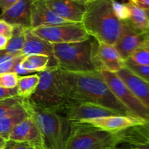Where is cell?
Wrapping results in <instances>:
<instances>
[{"mask_svg": "<svg viewBox=\"0 0 149 149\" xmlns=\"http://www.w3.org/2000/svg\"><path fill=\"white\" fill-rule=\"evenodd\" d=\"M23 57L10 55L4 51H0V74L12 72L16 63Z\"/></svg>", "mask_w": 149, "mask_h": 149, "instance_id": "cell-27", "label": "cell"}, {"mask_svg": "<svg viewBox=\"0 0 149 149\" xmlns=\"http://www.w3.org/2000/svg\"><path fill=\"white\" fill-rule=\"evenodd\" d=\"M127 3L130 9V15L127 20L123 23L137 33L143 34L149 30V18L146 13L135 5L132 0Z\"/></svg>", "mask_w": 149, "mask_h": 149, "instance_id": "cell-20", "label": "cell"}, {"mask_svg": "<svg viewBox=\"0 0 149 149\" xmlns=\"http://www.w3.org/2000/svg\"><path fill=\"white\" fill-rule=\"evenodd\" d=\"M132 1L135 5L143 10L149 18V0H132Z\"/></svg>", "mask_w": 149, "mask_h": 149, "instance_id": "cell-35", "label": "cell"}, {"mask_svg": "<svg viewBox=\"0 0 149 149\" xmlns=\"http://www.w3.org/2000/svg\"><path fill=\"white\" fill-rule=\"evenodd\" d=\"M25 44V28L20 26H13V33L8 44L4 49L7 54L15 57L22 56V51Z\"/></svg>", "mask_w": 149, "mask_h": 149, "instance_id": "cell-23", "label": "cell"}, {"mask_svg": "<svg viewBox=\"0 0 149 149\" xmlns=\"http://www.w3.org/2000/svg\"><path fill=\"white\" fill-rule=\"evenodd\" d=\"M3 149H45V148L29 143L17 142V141L7 140Z\"/></svg>", "mask_w": 149, "mask_h": 149, "instance_id": "cell-31", "label": "cell"}, {"mask_svg": "<svg viewBox=\"0 0 149 149\" xmlns=\"http://www.w3.org/2000/svg\"><path fill=\"white\" fill-rule=\"evenodd\" d=\"M148 123L144 119L132 115H113L87 121L84 123L106 132L116 133L132 127L146 125Z\"/></svg>", "mask_w": 149, "mask_h": 149, "instance_id": "cell-11", "label": "cell"}, {"mask_svg": "<svg viewBox=\"0 0 149 149\" xmlns=\"http://www.w3.org/2000/svg\"><path fill=\"white\" fill-rule=\"evenodd\" d=\"M112 5L117 18L122 22L126 21L130 15V9L127 3H119L112 1Z\"/></svg>", "mask_w": 149, "mask_h": 149, "instance_id": "cell-30", "label": "cell"}, {"mask_svg": "<svg viewBox=\"0 0 149 149\" xmlns=\"http://www.w3.org/2000/svg\"><path fill=\"white\" fill-rule=\"evenodd\" d=\"M81 24L89 36L98 42L113 46L120 33L122 22L115 14L112 0H87Z\"/></svg>", "mask_w": 149, "mask_h": 149, "instance_id": "cell-2", "label": "cell"}, {"mask_svg": "<svg viewBox=\"0 0 149 149\" xmlns=\"http://www.w3.org/2000/svg\"><path fill=\"white\" fill-rule=\"evenodd\" d=\"M19 76L14 72L0 74V87L6 89L16 88L18 83Z\"/></svg>", "mask_w": 149, "mask_h": 149, "instance_id": "cell-29", "label": "cell"}, {"mask_svg": "<svg viewBox=\"0 0 149 149\" xmlns=\"http://www.w3.org/2000/svg\"><path fill=\"white\" fill-rule=\"evenodd\" d=\"M33 0H17V2L5 13H1L0 19L12 26H20L31 29V6Z\"/></svg>", "mask_w": 149, "mask_h": 149, "instance_id": "cell-19", "label": "cell"}, {"mask_svg": "<svg viewBox=\"0 0 149 149\" xmlns=\"http://www.w3.org/2000/svg\"><path fill=\"white\" fill-rule=\"evenodd\" d=\"M35 55L48 56L50 59L49 67H58L54 58L52 44L37 36L31 29H25V44L22 51V56Z\"/></svg>", "mask_w": 149, "mask_h": 149, "instance_id": "cell-14", "label": "cell"}, {"mask_svg": "<svg viewBox=\"0 0 149 149\" xmlns=\"http://www.w3.org/2000/svg\"><path fill=\"white\" fill-rule=\"evenodd\" d=\"M125 61L141 65H149V39L145 36L142 45Z\"/></svg>", "mask_w": 149, "mask_h": 149, "instance_id": "cell-25", "label": "cell"}, {"mask_svg": "<svg viewBox=\"0 0 149 149\" xmlns=\"http://www.w3.org/2000/svg\"><path fill=\"white\" fill-rule=\"evenodd\" d=\"M116 149H134V148H131V147L130 146H122V147L116 146Z\"/></svg>", "mask_w": 149, "mask_h": 149, "instance_id": "cell-38", "label": "cell"}, {"mask_svg": "<svg viewBox=\"0 0 149 149\" xmlns=\"http://www.w3.org/2000/svg\"><path fill=\"white\" fill-rule=\"evenodd\" d=\"M13 26L0 19V35L10 39L13 33Z\"/></svg>", "mask_w": 149, "mask_h": 149, "instance_id": "cell-32", "label": "cell"}, {"mask_svg": "<svg viewBox=\"0 0 149 149\" xmlns=\"http://www.w3.org/2000/svg\"><path fill=\"white\" fill-rule=\"evenodd\" d=\"M40 77L36 91L29 100L39 107L60 111L69 103L58 67H49L38 73Z\"/></svg>", "mask_w": 149, "mask_h": 149, "instance_id": "cell-5", "label": "cell"}, {"mask_svg": "<svg viewBox=\"0 0 149 149\" xmlns=\"http://www.w3.org/2000/svg\"><path fill=\"white\" fill-rule=\"evenodd\" d=\"M37 36L50 44H66L81 42L90 37L81 23H65L42 26L32 29Z\"/></svg>", "mask_w": 149, "mask_h": 149, "instance_id": "cell-8", "label": "cell"}, {"mask_svg": "<svg viewBox=\"0 0 149 149\" xmlns=\"http://www.w3.org/2000/svg\"><path fill=\"white\" fill-rule=\"evenodd\" d=\"M20 65L29 74L34 72L40 73L50 66V59L46 55H29L23 57Z\"/></svg>", "mask_w": 149, "mask_h": 149, "instance_id": "cell-24", "label": "cell"}, {"mask_svg": "<svg viewBox=\"0 0 149 149\" xmlns=\"http://www.w3.org/2000/svg\"><path fill=\"white\" fill-rule=\"evenodd\" d=\"M39 74H28L19 76L17 86V93L18 97L23 100H29L36 91L39 83Z\"/></svg>", "mask_w": 149, "mask_h": 149, "instance_id": "cell-22", "label": "cell"}, {"mask_svg": "<svg viewBox=\"0 0 149 149\" xmlns=\"http://www.w3.org/2000/svg\"><path fill=\"white\" fill-rule=\"evenodd\" d=\"M68 23L48 7L45 0H33L31 6V29Z\"/></svg>", "mask_w": 149, "mask_h": 149, "instance_id": "cell-16", "label": "cell"}, {"mask_svg": "<svg viewBox=\"0 0 149 149\" xmlns=\"http://www.w3.org/2000/svg\"><path fill=\"white\" fill-rule=\"evenodd\" d=\"M116 74L135 97L149 111V83L132 74L126 67L122 68Z\"/></svg>", "mask_w": 149, "mask_h": 149, "instance_id": "cell-18", "label": "cell"}, {"mask_svg": "<svg viewBox=\"0 0 149 149\" xmlns=\"http://www.w3.org/2000/svg\"><path fill=\"white\" fill-rule=\"evenodd\" d=\"M115 135L117 146H127L134 149H149V129L146 124L132 127L116 132Z\"/></svg>", "mask_w": 149, "mask_h": 149, "instance_id": "cell-15", "label": "cell"}, {"mask_svg": "<svg viewBox=\"0 0 149 149\" xmlns=\"http://www.w3.org/2000/svg\"><path fill=\"white\" fill-rule=\"evenodd\" d=\"M17 87L14 89H6L0 87V100L10 97H17Z\"/></svg>", "mask_w": 149, "mask_h": 149, "instance_id": "cell-33", "label": "cell"}, {"mask_svg": "<svg viewBox=\"0 0 149 149\" xmlns=\"http://www.w3.org/2000/svg\"><path fill=\"white\" fill-rule=\"evenodd\" d=\"M60 111L71 123H84L87 121L119 113L104 107L86 103L70 101ZM121 115V114H120Z\"/></svg>", "mask_w": 149, "mask_h": 149, "instance_id": "cell-9", "label": "cell"}, {"mask_svg": "<svg viewBox=\"0 0 149 149\" xmlns=\"http://www.w3.org/2000/svg\"><path fill=\"white\" fill-rule=\"evenodd\" d=\"M24 106L29 116L34 120L42 137L45 149H66L71 123L60 111L39 107L29 100Z\"/></svg>", "mask_w": 149, "mask_h": 149, "instance_id": "cell-3", "label": "cell"}, {"mask_svg": "<svg viewBox=\"0 0 149 149\" xmlns=\"http://www.w3.org/2000/svg\"><path fill=\"white\" fill-rule=\"evenodd\" d=\"M9 38L0 35V51H4L7 46L9 42Z\"/></svg>", "mask_w": 149, "mask_h": 149, "instance_id": "cell-36", "label": "cell"}, {"mask_svg": "<svg viewBox=\"0 0 149 149\" xmlns=\"http://www.w3.org/2000/svg\"><path fill=\"white\" fill-rule=\"evenodd\" d=\"M125 67L141 79L149 83V65H141L125 61Z\"/></svg>", "mask_w": 149, "mask_h": 149, "instance_id": "cell-28", "label": "cell"}, {"mask_svg": "<svg viewBox=\"0 0 149 149\" xmlns=\"http://www.w3.org/2000/svg\"><path fill=\"white\" fill-rule=\"evenodd\" d=\"M24 100L18 96L0 100V117L14 112L23 105Z\"/></svg>", "mask_w": 149, "mask_h": 149, "instance_id": "cell-26", "label": "cell"}, {"mask_svg": "<svg viewBox=\"0 0 149 149\" xmlns=\"http://www.w3.org/2000/svg\"><path fill=\"white\" fill-rule=\"evenodd\" d=\"M99 72L113 95L127 109L129 113L149 122V111L135 97L117 74L105 71Z\"/></svg>", "mask_w": 149, "mask_h": 149, "instance_id": "cell-7", "label": "cell"}, {"mask_svg": "<svg viewBox=\"0 0 149 149\" xmlns=\"http://www.w3.org/2000/svg\"><path fill=\"white\" fill-rule=\"evenodd\" d=\"M58 17L71 23H81L87 7V0H45Z\"/></svg>", "mask_w": 149, "mask_h": 149, "instance_id": "cell-10", "label": "cell"}, {"mask_svg": "<svg viewBox=\"0 0 149 149\" xmlns=\"http://www.w3.org/2000/svg\"><path fill=\"white\" fill-rule=\"evenodd\" d=\"M8 140L17 142L29 143L44 147L42 137L39 127L34 120L30 116L15 127Z\"/></svg>", "mask_w": 149, "mask_h": 149, "instance_id": "cell-17", "label": "cell"}, {"mask_svg": "<svg viewBox=\"0 0 149 149\" xmlns=\"http://www.w3.org/2000/svg\"><path fill=\"white\" fill-rule=\"evenodd\" d=\"M146 125H147V126H148V129H149V122H148V123H147Z\"/></svg>", "mask_w": 149, "mask_h": 149, "instance_id": "cell-40", "label": "cell"}, {"mask_svg": "<svg viewBox=\"0 0 149 149\" xmlns=\"http://www.w3.org/2000/svg\"><path fill=\"white\" fill-rule=\"evenodd\" d=\"M7 141V140L4 139V138H2L1 136H0V149L4 148V146H5Z\"/></svg>", "mask_w": 149, "mask_h": 149, "instance_id": "cell-37", "label": "cell"}, {"mask_svg": "<svg viewBox=\"0 0 149 149\" xmlns=\"http://www.w3.org/2000/svg\"><path fill=\"white\" fill-rule=\"evenodd\" d=\"M97 44V41L92 36L81 42L52 44L58 67L68 72L96 71L95 55Z\"/></svg>", "mask_w": 149, "mask_h": 149, "instance_id": "cell-4", "label": "cell"}, {"mask_svg": "<svg viewBox=\"0 0 149 149\" xmlns=\"http://www.w3.org/2000/svg\"><path fill=\"white\" fill-rule=\"evenodd\" d=\"M111 149H116V147H114V148H111Z\"/></svg>", "mask_w": 149, "mask_h": 149, "instance_id": "cell-41", "label": "cell"}, {"mask_svg": "<svg viewBox=\"0 0 149 149\" xmlns=\"http://www.w3.org/2000/svg\"><path fill=\"white\" fill-rule=\"evenodd\" d=\"M17 0H0V10L1 13H5L10 7H13Z\"/></svg>", "mask_w": 149, "mask_h": 149, "instance_id": "cell-34", "label": "cell"}, {"mask_svg": "<svg viewBox=\"0 0 149 149\" xmlns=\"http://www.w3.org/2000/svg\"><path fill=\"white\" fill-rule=\"evenodd\" d=\"M125 62L113 45L97 42L95 55L97 71L117 73L125 67Z\"/></svg>", "mask_w": 149, "mask_h": 149, "instance_id": "cell-12", "label": "cell"}, {"mask_svg": "<svg viewBox=\"0 0 149 149\" xmlns=\"http://www.w3.org/2000/svg\"><path fill=\"white\" fill-rule=\"evenodd\" d=\"M27 117H29V115L23 102V105L14 112L0 117V136L4 139L8 140L10 133L15 127Z\"/></svg>", "mask_w": 149, "mask_h": 149, "instance_id": "cell-21", "label": "cell"}, {"mask_svg": "<svg viewBox=\"0 0 149 149\" xmlns=\"http://www.w3.org/2000/svg\"><path fill=\"white\" fill-rule=\"evenodd\" d=\"M144 35H145L146 37L148 38V39H149V30L147 32H146V33H144Z\"/></svg>", "mask_w": 149, "mask_h": 149, "instance_id": "cell-39", "label": "cell"}, {"mask_svg": "<svg viewBox=\"0 0 149 149\" xmlns=\"http://www.w3.org/2000/svg\"><path fill=\"white\" fill-rule=\"evenodd\" d=\"M117 146L115 133L87 124L71 123L66 149H111Z\"/></svg>", "mask_w": 149, "mask_h": 149, "instance_id": "cell-6", "label": "cell"}, {"mask_svg": "<svg viewBox=\"0 0 149 149\" xmlns=\"http://www.w3.org/2000/svg\"><path fill=\"white\" fill-rule=\"evenodd\" d=\"M61 81L69 101L104 107L121 115H131L116 98L97 71L74 73L60 69Z\"/></svg>", "mask_w": 149, "mask_h": 149, "instance_id": "cell-1", "label": "cell"}, {"mask_svg": "<svg viewBox=\"0 0 149 149\" xmlns=\"http://www.w3.org/2000/svg\"><path fill=\"white\" fill-rule=\"evenodd\" d=\"M145 40L144 33H137L122 22V29L116 42L113 45L121 58L126 61L142 45Z\"/></svg>", "mask_w": 149, "mask_h": 149, "instance_id": "cell-13", "label": "cell"}]
</instances>
